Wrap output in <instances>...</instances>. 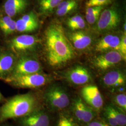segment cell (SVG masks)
<instances>
[{
  "mask_svg": "<svg viewBox=\"0 0 126 126\" xmlns=\"http://www.w3.org/2000/svg\"><path fill=\"white\" fill-rule=\"evenodd\" d=\"M66 35L74 49L86 50L93 43V38L92 36L83 30L72 31Z\"/></svg>",
  "mask_w": 126,
  "mask_h": 126,
  "instance_id": "cell-12",
  "label": "cell"
},
{
  "mask_svg": "<svg viewBox=\"0 0 126 126\" xmlns=\"http://www.w3.org/2000/svg\"><path fill=\"white\" fill-rule=\"evenodd\" d=\"M66 24L72 31L83 30L86 25L85 20L79 15H76L68 18Z\"/></svg>",
  "mask_w": 126,
  "mask_h": 126,
  "instance_id": "cell-23",
  "label": "cell"
},
{
  "mask_svg": "<svg viewBox=\"0 0 126 126\" xmlns=\"http://www.w3.org/2000/svg\"><path fill=\"white\" fill-rule=\"evenodd\" d=\"M120 41L121 38L117 35L109 34L104 36L97 43L95 50L101 52L113 50L120 52Z\"/></svg>",
  "mask_w": 126,
  "mask_h": 126,
  "instance_id": "cell-16",
  "label": "cell"
},
{
  "mask_svg": "<svg viewBox=\"0 0 126 126\" xmlns=\"http://www.w3.org/2000/svg\"><path fill=\"white\" fill-rule=\"evenodd\" d=\"M44 98L48 108L53 112H61L70 105L71 100L67 91L57 84L48 87L44 93Z\"/></svg>",
  "mask_w": 126,
  "mask_h": 126,
  "instance_id": "cell-3",
  "label": "cell"
},
{
  "mask_svg": "<svg viewBox=\"0 0 126 126\" xmlns=\"http://www.w3.org/2000/svg\"><path fill=\"white\" fill-rule=\"evenodd\" d=\"M63 78L68 83L75 86L85 85L90 82L92 79L90 71L80 65L69 69L64 73Z\"/></svg>",
  "mask_w": 126,
  "mask_h": 126,
  "instance_id": "cell-7",
  "label": "cell"
},
{
  "mask_svg": "<svg viewBox=\"0 0 126 126\" xmlns=\"http://www.w3.org/2000/svg\"><path fill=\"white\" fill-rule=\"evenodd\" d=\"M50 81V77L38 72L27 75L11 76L7 81L13 85L23 88H36L45 86Z\"/></svg>",
  "mask_w": 126,
  "mask_h": 126,
  "instance_id": "cell-5",
  "label": "cell"
},
{
  "mask_svg": "<svg viewBox=\"0 0 126 126\" xmlns=\"http://www.w3.org/2000/svg\"><path fill=\"white\" fill-rule=\"evenodd\" d=\"M123 59L122 54L117 50H110L97 56L93 63L97 70L105 71L120 63Z\"/></svg>",
  "mask_w": 126,
  "mask_h": 126,
  "instance_id": "cell-9",
  "label": "cell"
},
{
  "mask_svg": "<svg viewBox=\"0 0 126 126\" xmlns=\"http://www.w3.org/2000/svg\"><path fill=\"white\" fill-rule=\"evenodd\" d=\"M112 105L118 125V126H126V116L125 113L113 104H112Z\"/></svg>",
  "mask_w": 126,
  "mask_h": 126,
  "instance_id": "cell-27",
  "label": "cell"
},
{
  "mask_svg": "<svg viewBox=\"0 0 126 126\" xmlns=\"http://www.w3.org/2000/svg\"><path fill=\"white\" fill-rule=\"evenodd\" d=\"M104 9V6H95L86 8V18L87 23L91 25L97 23Z\"/></svg>",
  "mask_w": 126,
  "mask_h": 126,
  "instance_id": "cell-22",
  "label": "cell"
},
{
  "mask_svg": "<svg viewBox=\"0 0 126 126\" xmlns=\"http://www.w3.org/2000/svg\"><path fill=\"white\" fill-rule=\"evenodd\" d=\"M16 22V31L20 32H34L39 27L37 16L33 12L24 15Z\"/></svg>",
  "mask_w": 126,
  "mask_h": 126,
  "instance_id": "cell-14",
  "label": "cell"
},
{
  "mask_svg": "<svg viewBox=\"0 0 126 126\" xmlns=\"http://www.w3.org/2000/svg\"><path fill=\"white\" fill-rule=\"evenodd\" d=\"M21 118L22 126H50V124L49 115L42 110H35Z\"/></svg>",
  "mask_w": 126,
  "mask_h": 126,
  "instance_id": "cell-13",
  "label": "cell"
},
{
  "mask_svg": "<svg viewBox=\"0 0 126 126\" xmlns=\"http://www.w3.org/2000/svg\"><path fill=\"white\" fill-rule=\"evenodd\" d=\"M38 42L36 37L30 35H22L14 38L11 42V48L16 51L31 50L36 46Z\"/></svg>",
  "mask_w": 126,
  "mask_h": 126,
  "instance_id": "cell-15",
  "label": "cell"
},
{
  "mask_svg": "<svg viewBox=\"0 0 126 126\" xmlns=\"http://www.w3.org/2000/svg\"><path fill=\"white\" fill-rule=\"evenodd\" d=\"M37 100L31 94L16 95L0 107V122L24 117L36 110Z\"/></svg>",
  "mask_w": 126,
  "mask_h": 126,
  "instance_id": "cell-2",
  "label": "cell"
},
{
  "mask_svg": "<svg viewBox=\"0 0 126 126\" xmlns=\"http://www.w3.org/2000/svg\"><path fill=\"white\" fill-rule=\"evenodd\" d=\"M57 126H79L78 122L72 117L67 113H60Z\"/></svg>",
  "mask_w": 126,
  "mask_h": 126,
  "instance_id": "cell-24",
  "label": "cell"
},
{
  "mask_svg": "<svg viewBox=\"0 0 126 126\" xmlns=\"http://www.w3.org/2000/svg\"><path fill=\"white\" fill-rule=\"evenodd\" d=\"M78 7L77 0H62L55 9V14L58 16L62 17L76 10Z\"/></svg>",
  "mask_w": 126,
  "mask_h": 126,
  "instance_id": "cell-18",
  "label": "cell"
},
{
  "mask_svg": "<svg viewBox=\"0 0 126 126\" xmlns=\"http://www.w3.org/2000/svg\"><path fill=\"white\" fill-rule=\"evenodd\" d=\"M15 65L14 56L9 54L0 55V77L3 76L13 71Z\"/></svg>",
  "mask_w": 126,
  "mask_h": 126,
  "instance_id": "cell-19",
  "label": "cell"
},
{
  "mask_svg": "<svg viewBox=\"0 0 126 126\" xmlns=\"http://www.w3.org/2000/svg\"><path fill=\"white\" fill-rule=\"evenodd\" d=\"M0 29L6 35L12 34L16 31V22L8 16L0 18Z\"/></svg>",
  "mask_w": 126,
  "mask_h": 126,
  "instance_id": "cell-21",
  "label": "cell"
},
{
  "mask_svg": "<svg viewBox=\"0 0 126 126\" xmlns=\"http://www.w3.org/2000/svg\"><path fill=\"white\" fill-rule=\"evenodd\" d=\"M3 99V96L1 94L0 92V102H1V101H2Z\"/></svg>",
  "mask_w": 126,
  "mask_h": 126,
  "instance_id": "cell-31",
  "label": "cell"
},
{
  "mask_svg": "<svg viewBox=\"0 0 126 126\" xmlns=\"http://www.w3.org/2000/svg\"><path fill=\"white\" fill-rule=\"evenodd\" d=\"M101 82L104 87L114 91L125 86L126 75L120 70H112L104 75L101 78Z\"/></svg>",
  "mask_w": 126,
  "mask_h": 126,
  "instance_id": "cell-10",
  "label": "cell"
},
{
  "mask_svg": "<svg viewBox=\"0 0 126 126\" xmlns=\"http://www.w3.org/2000/svg\"><path fill=\"white\" fill-rule=\"evenodd\" d=\"M28 5V0H6L3 8L7 16L12 17L23 11Z\"/></svg>",
  "mask_w": 126,
  "mask_h": 126,
  "instance_id": "cell-17",
  "label": "cell"
},
{
  "mask_svg": "<svg viewBox=\"0 0 126 126\" xmlns=\"http://www.w3.org/2000/svg\"><path fill=\"white\" fill-rule=\"evenodd\" d=\"M113 103L124 113L126 111V95L125 94L120 93L113 96Z\"/></svg>",
  "mask_w": 126,
  "mask_h": 126,
  "instance_id": "cell-26",
  "label": "cell"
},
{
  "mask_svg": "<svg viewBox=\"0 0 126 126\" xmlns=\"http://www.w3.org/2000/svg\"><path fill=\"white\" fill-rule=\"evenodd\" d=\"M81 99L85 103L97 112L103 107V97L97 86L88 85L81 90Z\"/></svg>",
  "mask_w": 126,
  "mask_h": 126,
  "instance_id": "cell-8",
  "label": "cell"
},
{
  "mask_svg": "<svg viewBox=\"0 0 126 126\" xmlns=\"http://www.w3.org/2000/svg\"><path fill=\"white\" fill-rule=\"evenodd\" d=\"M45 39L46 59L52 67H61L74 58L75 49L59 22H53L48 26Z\"/></svg>",
  "mask_w": 126,
  "mask_h": 126,
  "instance_id": "cell-1",
  "label": "cell"
},
{
  "mask_svg": "<svg viewBox=\"0 0 126 126\" xmlns=\"http://www.w3.org/2000/svg\"><path fill=\"white\" fill-rule=\"evenodd\" d=\"M86 126H110L107 122L101 121L93 120L85 125Z\"/></svg>",
  "mask_w": 126,
  "mask_h": 126,
  "instance_id": "cell-30",
  "label": "cell"
},
{
  "mask_svg": "<svg viewBox=\"0 0 126 126\" xmlns=\"http://www.w3.org/2000/svg\"><path fill=\"white\" fill-rule=\"evenodd\" d=\"M40 63L35 59L23 58L15 64L11 76H16L41 72Z\"/></svg>",
  "mask_w": 126,
  "mask_h": 126,
  "instance_id": "cell-11",
  "label": "cell"
},
{
  "mask_svg": "<svg viewBox=\"0 0 126 126\" xmlns=\"http://www.w3.org/2000/svg\"><path fill=\"white\" fill-rule=\"evenodd\" d=\"M122 19V10L117 5L103 9L96 23V30L101 33L117 29Z\"/></svg>",
  "mask_w": 126,
  "mask_h": 126,
  "instance_id": "cell-4",
  "label": "cell"
},
{
  "mask_svg": "<svg viewBox=\"0 0 126 126\" xmlns=\"http://www.w3.org/2000/svg\"><path fill=\"white\" fill-rule=\"evenodd\" d=\"M71 110L72 117L78 123L85 125L94 120L97 112L86 105L80 97L73 100Z\"/></svg>",
  "mask_w": 126,
  "mask_h": 126,
  "instance_id": "cell-6",
  "label": "cell"
},
{
  "mask_svg": "<svg viewBox=\"0 0 126 126\" xmlns=\"http://www.w3.org/2000/svg\"><path fill=\"white\" fill-rule=\"evenodd\" d=\"M112 0H88L86 2V7L105 6L112 2Z\"/></svg>",
  "mask_w": 126,
  "mask_h": 126,
  "instance_id": "cell-28",
  "label": "cell"
},
{
  "mask_svg": "<svg viewBox=\"0 0 126 126\" xmlns=\"http://www.w3.org/2000/svg\"><path fill=\"white\" fill-rule=\"evenodd\" d=\"M120 52L122 54L123 60L126 59V32H124L121 38L120 45Z\"/></svg>",
  "mask_w": 126,
  "mask_h": 126,
  "instance_id": "cell-29",
  "label": "cell"
},
{
  "mask_svg": "<svg viewBox=\"0 0 126 126\" xmlns=\"http://www.w3.org/2000/svg\"><path fill=\"white\" fill-rule=\"evenodd\" d=\"M123 28H124V30L125 31V32H126V23H125L124 24Z\"/></svg>",
  "mask_w": 126,
  "mask_h": 126,
  "instance_id": "cell-32",
  "label": "cell"
},
{
  "mask_svg": "<svg viewBox=\"0 0 126 126\" xmlns=\"http://www.w3.org/2000/svg\"><path fill=\"white\" fill-rule=\"evenodd\" d=\"M63 0H38V9L41 13L48 15L52 13Z\"/></svg>",
  "mask_w": 126,
  "mask_h": 126,
  "instance_id": "cell-20",
  "label": "cell"
},
{
  "mask_svg": "<svg viewBox=\"0 0 126 126\" xmlns=\"http://www.w3.org/2000/svg\"><path fill=\"white\" fill-rule=\"evenodd\" d=\"M104 116L106 122L110 126H118L113 110L112 104L107 105L104 109Z\"/></svg>",
  "mask_w": 126,
  "mask_h": 126,
  "instance_id": "cell-25",
  "label": "cell"
}]
</instances>
